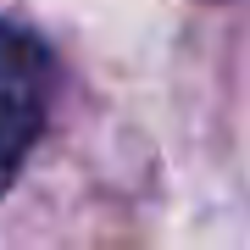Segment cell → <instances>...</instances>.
Returning a JSON list of instances; mask_svg holds the SVG:
<instances>
[{
    "instance_id": "obj_1",
    "label": "cell",
    "mask_w": 250,
    "mask_h": 250,
    "mask_svg": "<svg viewBox=\"0 0 250 250\" xmlns=\"http://www.w3.org/2000/svg\"><path fill=\"white\" fill-rule=\"evenodd\" d=\"M50 111V50L22 22L0 17V195L17 184L28 150L45 134Z\"/></svg>"
}]
</instances>
